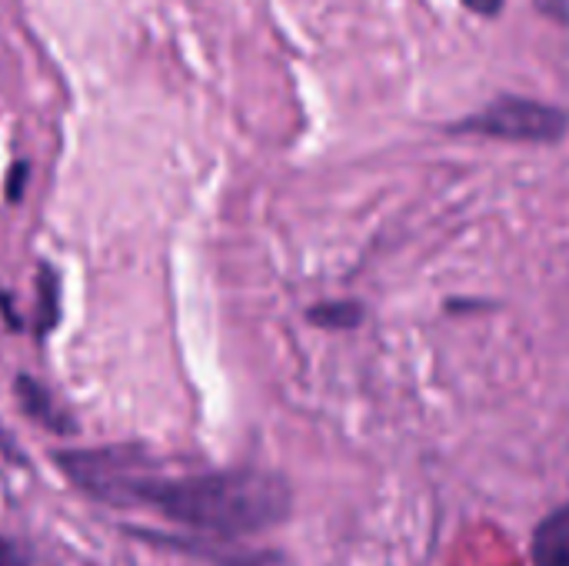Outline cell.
<instances>
[{"label": "cell", "mask_w": 569, "mask_h": 566, "mask_svg": "<svg viewBox=\"0 0 569 566\" xmlns=\"http://www.w3.org/2000/svg\"><path fill=\"white\" fill-rule=\"evenodd\" d=\"M50 457L87 500L113 510L147 507L187 534L243 540L283 527L293 514L287 477L260 467L167 474L150 454L130 444L53 450Z\"/></svg>", "instance_id": "cell-1"}, {"label": "cell", "mask_w": 569, "mask_h": 566, "mask_svg": "<svg viewBox=\"0 0 569 566\" xmlns=\"http://www.w3.org/2000/svg\"><path fill=\"white\" fill-rule=\"evenodd\" d=\"M569 130V113L563 107L503 93L477 113L457 120L450 133H477L510 143H560Z\"/></svg>", "instance_id": "cell-2"}, {"label": "cell", "mask_w": 569, "mask_h": 566, "mask_svg": "<svg viewBox=\"0 0 569 566\" xmlns=\"http://www.w3.org/2000/svg\"><path fill=\"white\" fill-rule=\"evenodd\" d=\"M123 534L137 544H147L153 550L180 554L190 560H203L210 566H280L283 557L273 550H253L243 547L240 540H220V537H203V534H170V530H150V527H123Z\"/></svg>", "instance_id": "cell-3"}, {"label": "cell", "mask_w": 569, "mask_h": 566, "mask_svg": "<svg viewBox=\"0 0 569 566\" xmlns=\"http://www.w3.org/2000/svg\"><path fill=\"white\" fill-rule=\"evenodd\" d=\"M13 397H17V407H20V414L33 424V427H40V430H47V434H57V437H70V434H77L80 430V420L57 400V394L47 387V384H40L33 374H17L13 377Z\"/></svg>", "instance_id": "cell-4"}, {"label": "cell", "mask_w": 569, "mask_h": 566, "mask_svg": "<svg viewBox=\"0 0 569 566\" xmlns=\"http://www.w3.org/2000/svg\"><path fill=\"white\" fill-rule=\"evenodd\" d=\"M60 317H63V280H60V270L43 260L33 280V310L27 317V334L37 344H43L57 330Z\"/></svg>", "instance_id": "cell-5"}, {"label": "cell", "mask_w": 569, "mask_h": 566, "mask_svg": "<svg viewBox=\"0 0 569 566\" xmlns=\"http://www.w3.org/2000/svg\"><path fill=\"white\" fill-rule=\"evenodd\" d=\"M533 566H569V504L547 514L530 540Z\"/></svg>", "instance_id": "cell-6"}, {"label": "cell", "mask_w": 569, "mask_h": 566, "mask_svg": "<svg viewBox=\"0 0 569 566\" xmlns=\"http://www.w3.org/2000/svg\"><path fill=\"white\" fill-rule=\"evenodd\" d=\"M307 320L323 330H357L363 320V307L357 300H327L307 310Z\"/></svg>", "instance_id": "cell-7"}, {"label": "cell", "mask_w": 569, "mask_h": 566, "mask_svg": "<svg viewBox=\"0 0 569 566\" xmlns=\"http://www.w3.org/2000/svg\"><path fill=\"white\" fill-rule=\"evenodd\" d=\"M27 180H30V163H27V160H17V163L7 170V183H3L7 203H20V200H23V193H27Z\"/></svg>", "instance_id": "cell-8"}, {"label": "cell", "mask_w": 569, "mask_h": 566, "mask_svg": "<svg viewBox=\"0 0 569 566\" xmlns=\"http://www.w3.org/2000/svg\"><path fill=\"white\" fill-rule=\"evenodd\" d=\"M0 317H3V324H7L13 334H27V317L13 307L10 290H0Z\"/></svg>", "instance_id": "cell-9"}, {"label": "cell", "mask_w": 569, "mask_h": 566, "mask_svg": "<svg viewBox=\"0 0 569 566\" xmlns=\"http://www.w3.org/2000/svg\"><path fill=\"white\" fill-rule=\"evenodd\" d=\"M0 566H30L27 557H23V550L10 537H3V534H0Z\"/></svg>", "instance_id": "cell-10"}, {"label": "cell", "mask_w": 569, "mask_h": 566, "mask_svg": "<svg viewBox=\"0 0 569 566\" xmlns=\"http://www.w3.org/2000/svg\"><path fill=\"white\" fill-rule=\"evenodd\" d=\"M503 3L507 0H463V7L473 10L477 17H497L503 10Z\"/></svg>", "instance_id": "cell-11"}]
</instances>
